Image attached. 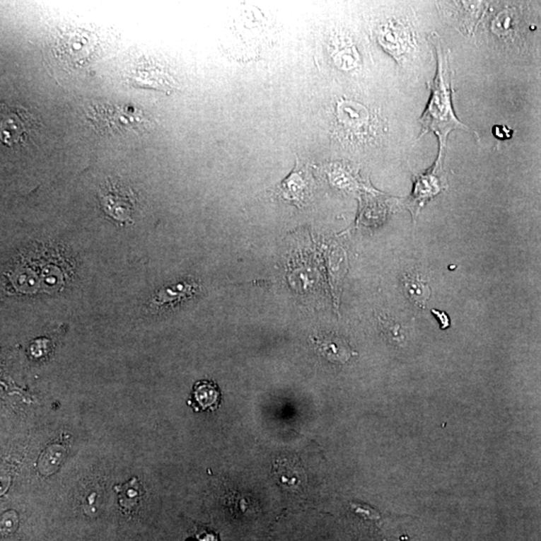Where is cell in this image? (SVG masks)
I'll use <instances>...</instances> for the list:
<instances>
[{
    "label": "cell",
    "instance_id": "2",
    "mask_svg": "<svg viewBox=\"0 0 541 541\" xmlns=\"http://www.w3.org/2000/svg\"><path fill=\"white\" fill-rule=\"evenodd\" d=\"M314 191V178L309 167L296 158L295 168L291 174L277 187V196L284 201L294 204L296 206H307L311 201Z\"/></svg>",
    "mask_w": 541,
    "mask_h": 541
},
{
    "label": "cell",
    "instance_id": "8",
    "mask_svg": "<svg viewBox=\"0 0 541 541\" xmlns=\"http://www.w3.org/2000/svg\"><path fill=\"white\" fill-rule=\"evenodd\" d=\"M404 292L408 299L414 303L416 306L425 308L427 301L431 296V288L427 281L418 273H406L402 279Z\"/></svg>",
    "mask_w": 541,
    "mask_h": 541
},
{
    "label": "cell",
    "instance_id": "12",
    "mask_svg": "<svg viewBox=\"0 0 541 541\" xmlns=\"http://www.w3.org/2000/svg\"><path fill=\"white\" fill-rule=\"evenodd\" d=\"M493 134H494L496 138L507 139L511 138L512 131L507 129L505 126H495L493 127Z\"/></svg>",
    "mask_w": 541,
    "mask_h": 541
},
{
    "label": "cell",
    "instance_id": "10",
    "mask_svg": "<svg viewBox=\"0 0 541 541\" xmlns=\"http://www.w3.org/2000/svg\"><path fill=\"white\" fill-rule=\"evenodd\" d=\"M194 401L202 409H215L220 402V392L211 382H199L194 388Z\"/></svg>",
    "mask_w": 541,
    "mask_h": 541
},
{
    "label": "cell",
    "instance_id": "9",
    "mask_svg": "<svg viewBox=\"0 0 541 541\" xmlns=\"http://www.w3.org/2000/svg\"><path fill=\"white\" fill-rule=\"evenodd\" d=\"M115 491L119 494L120 506L126 511H132L138 506L143 496V487L138 478H132L124 484L115 485Z\"/></svg>",
    "mask_w": 541,
    "mask_h": 541
},
{
    "label": "cell",
    "instance_id": "11",
    "mask_svg": "<svg viewBox=\"0 0 541 541\" xmlns=\"http://www.w3.org/2000/svg\"><path fill=\"white\" fill-rule=\"evenodd\" d=\"M18 525V516L16 511H7L2 514L1 529L2 533L11 535L14 533Z\"/></svg>",
    "mask_w": 541,
    "mask_h": 541
},
{
    "label": "cell",
    "instance_id": "5",
    "mask_svg": "<svg viewBox=\"0 0 541 541\" xmlns=\"http://www.w3.org/2000/svg\"><path fill=\"white\" fill-rule=\"evenodd\" d=\"M105 189L102 196V204L107 214L120 221L129 219L132 208V194L115 185Z\"/></svg>",
    "mask_w": 541,
    "mask_h": 541
},
{
    "label": "cell",
    "instance_id": "7",
    "mask_svg": "<svg viewBox=\"0 0 541 541\" xmlns=\"http://www.w3.org/2000/svg\"><path fill=\"white\" fill-rule=\"evenodd\" d=\"M315 345H316L320 354L324 356L327 360L332 363L344 364V363L348 362L351 357L355 354L350 346L340 337H320V338H317Z\"/></svg>",
    "mask_w": 541,
    "mask_h": 541
},
{
    "label": "cell",
    "instance_id": "1",
    "mask_svg": "<svg viewBox=\"0 0 541 541\" xmlns=\"http://www.w3.org/2000/svg\"><path fill=\"white\" fill-rule=\"evenodd\" d=\"M438 54V71L432 84V95L426 112L420 122L423 132L431 131L438 136L443 149L447 136L457 129H465L453 114L451 105V74L448 55L444 54L441 45H436Z\"/></svg>",
    "mask_w": 541,
    "mask_h": 541
},
{
    "label": "cell",
    "instance_id": "4",
    "mask_svg": "<svg viewBox=\"0 0 541 541\" xmlns=\"http://www.w3.org/2000/svg\"><path fill=\"white\" fill-rule=\"evenodd\" d=\"M439 161H437L436 165L432 168L427 174L417 178L415 182L414 191L411 197L410 209L413 213L417 211L421 206L425 204L427 199L433 198L439 194L443 187L442 182V167L438 165Z\"/></svg>",
    "mask_w": 541,
    "mask_h": 541
},
{
    "label": "cell",
    "instance_id": "3",
    "mask_svg": "<svg viewBox=\"0 0 541 541\" xmlns=\"http://www.w3.org/2000/svg\"><path fill=\"white\" fill-rule=\"evenodd\" d=\"M35 120L23 110H2L1 139L7 146L25 141Z\"/></svg>",
    "mask_w": 541,
    "mask_h": 541
},
{
    "label": "cell",
    "instance_id": "6",
    "mask_svg": "<svg viewBox=\"0 0 541 541\" xmlns=\"http://www.w3.org/2000/svg\"><path fill=\"white\" fill-rule=\"evenodd\" d=\"M274 475L288 489H297L305 482L304 469L293 457L276 459L273 465Z\"/></svg>",
    "mask_w": 541,
    "mask_h": 541
},
{
    "label": "cell",
    "instance_id": "13",
    "mask_svg": "<svg viewBox=\"0 0 541 541\" xmlns=\"http://www.w3.org/2000/svg\"><path fill=\"white\" fill-rule=\"evenodd\" d=\"M433 314L435 315V316L437 317V320H438L440 326H441L442 329H446L448 328L449 325H450V321H449V317L447 316L446 314H445L444 312H437L435 311V310H433Z\"/></svg>",
    "mask_w": 541,
    "mask_h": 541
}]
</instances>
